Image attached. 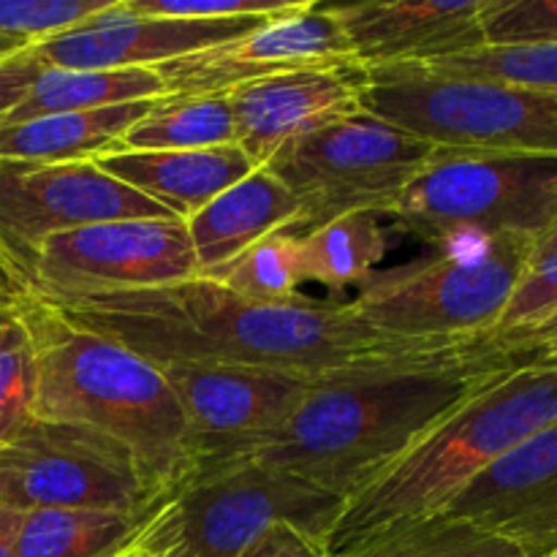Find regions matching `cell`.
<instances>
[{"label":"cell","mask_w":557,"mask_h":557,"mask_svg":"<svg viewBox=\"0 0 557 557\" xmlns=\"http://www.w3.org/2000/svg\"><path fill=\"white\" fill-rule=\"evenodd\" d=\"M38 370L33 343L20 321L0 341V449L14 444L36 419Z\"/></svg>","instance_id":"29"},{"label":"cell","mask_w":557,"mask_h":557,"mask_svg":"<svg viewBox=\"0 0 557 557\" xmlns=\"http://www.w3.org/2000/svg\"><path fill=\"white\" fill-rule=\"evenodd\" d=\"M237 145L228 96H163L125 134L120 150H207Z\"/></svg>","instance_id":"25"},{"label":"cell","mask_w":557,"mask_h":557,"mask_svg":"<svg viewBox=\"0 0 557 557\" xmlns=\"http://www.w3.org/2000/svg\"><path fill=\"white\" fill-rule=\"evenodd\" d=\"M362 69H308L228 92L239 150L261 169L288 141L362 112Z\"/></svg>","instance_id":"17"},{"label":"cell","mask_w":557,"mask_h":557,"mask_svg":"<svg viewBox=\"0 0 557 557\" xmlns=\"http://www.w3.org/2000/svg\"><path fill=\"white\" fill-rule=\"evenodd\" d=\"M557 313V261L539 270H528L515 297L506 305L504 315L495 324L490 341L498 343L504 351H511L517 343L525 341L536 326Z\"/></svg>","instance_id":"32"},{"label":"cell","mask_w":557,"mask_h":557,"mask_svg":"<svg viewBox=\"0 0 557 557\" xmlns=\"http://www.w3.org/2000/svg\"><path fill=\"white\" fill-rule=\"evenodd\" d=\"M389 218L444 248L504 234L539 239L557 221V156L438 147Z\"/></svg>","instance_id":"6"},{"label":"cell","mask_w":557,"mask_h":557,"mask_svg":"<svg viewBox=\"0 0 557 557\" xmlns=\"http://www.w3.org/2000/svg\"><path fill=\"white\" fill-rule=\"evenodd\" d=\"M346 557H531L520 544L451 517H430L373 539Z\"/></svg>","instance_id":"26"},{"label":"cell","mask_w":557,"mask_h":557,"mask_svg":"<svg viewBox=\"0 0 557 557\" xmlns=\"http://www.w3.org/2000/svg\"><path fill=\"white\" fill-rule=\"evenodd\" d=\"M549 341H557V313L553 315V319L544 321L542 326H536V330H533L525 341L517 343L509 354L517 359V362H522V357H525L528 351H533V348L544 346V343H549Z\"/></svg>","instance_id":"37"},{"label":"cell","mask_w":557,"mask_h":557,"mask_svg":"<svg viewBox=\"0 0 557 557\" xmlns=\"http://www.w3.org/2000/svg\"><path fill=\"white\" fill-rule=\"evenodd\" d=\"M482 36L487 47L557 44V0H484Z\"/></svg>","instance_id":"31"},{"label":"cell","mask_w":557,"mask_h":557,"mask_svg":"<svg viewBox=\"0 0 557 557\" xmlns=\"http://www.w3.org/2000/svg\"><path fill=\"white\" fill-rule=\"evenodd\" d=\"M435 150L438 147L430 141L362 109L288 141L261 169L297 199L294 232L305 228L308 234L348 212L389 215Z\"/></svg>","instance_id":"9"},{"label":"cell","mask_w":557,"mask_h":557,"mask_svg":"<svg viewBox=\"0 0 557 557\" xmlns=\"http://www.w3.org/2000/svg\"><path fill=\"white\" fill-rule=\"evenodd\" d=\"M419 65V63H417ZM433 74L451 79H482L557 96V44H520V47H479L471 52L422 63Z\"/></svg>","instance_id":"28"},{"label":"cell","mask_w":557,"mask_h":557,"mask_svg":"<svg viewBox=\"0 0 557 557\" xmlns=\"http://www.w3.org/2000/svg\"><path fill=\"white\" fill-rule=\"evenodd\" d=\"M362 109L446 150L557 156V96L424 65L364 71Z\"/></svg>","instance_id":"7"},{"label":"cell","mask_w":557,"mask_h":557,"mask_svg":"<svg viewBox=\"0 0 557 557\" xmlns=\"http://www.w3.org/2000/svg\"><path fill=\"white\" fill-rule=\"evenodd\" d=\"M163 504L134 451L85 424L33 419L0 449V506L145 517Z\"/></svg>","instance_id":"10"},{"label":"cell","mask_w":557,"mask_h":557,"mask_svg":"<svg viewBox=\"0 0 557 557\" xmlns=\"http://www.w3.org/2000/svg\"><path fill=\"white\" fill-rule=\"evenodd\" d=\"M96 166L136 194L161 205L180 221H188L215 196L256 172L239 145L207 147V150H120L98 158Z\"/></svg>","instance_id":"19"},{"label":"cell","mask_w":557,"mask_h":557,"mask_svg":"<svg viewBox=\"0 0 557 557\" xmlns=\"http://www.w3.org/2000/svg\"><path fill=\"white\" fill-rule=\"evenodd\" d=\"M557 422V368L520 364L462 400L406 455L343 504L326 539L346 557L373 539L444 515L468 482Z\"/></svg>","instance_id":"4"},{"label":"cell","mask_w":557,"mask_h":557,"mask_svg":"<svg viewBox=\"0 0 557 557\" xmlns=\"http://www.w3.org/2000/svg\"><path fill=\"white\" fill-rule=\"evenodd\" d=\"M174 218L96 163H27L0 158V277L22 292L36 250L54 234L90 223Z\"/></svg>","instance_id":"12"},{"label":"cell","mask_w":557,"mask_h":557,"mask_svg":"<svg viewBox=\"0 0 557 557\" xmlns=\"http://www.w3.org/2000/svg\"><path fill=\"white\" fill-rule=\"evenodd\" d=\"M114 0H0V38L38 44L103 14Z\"/></svg>","instance_id":"30"},{"label":"cell","mask_w":557,"mask_h":557,"mask_svg":"<svg viewBox=\"0 0 557 557\" xmlns=\"http://www.w3.org/2000/svg\"><path fill=\"white\" fill-rule=\"evenodd\" d=\"M166 96L156 69H109L71 71L47 69L20 103L0 120V125L27 123L65 112H92V109L120 107L134 101H156Z\"/></svg>","instance_id":"22"},{"label":"cell","mask_w":557,"mask_h":557,"mask_svg":"<svg viewBox=\"0 0 557 557\" xmlns=\"http://www.w3.org/2000/svg\"><path fill=\"white\" fill-rule=\"evenodd\" d=\"M299 205L281 180L256 169L185 221L199 275L221 270L275 232H294Z\"/></svg>","instance_id":"20"},{"label":"cell","mask_w":557,"mask_h":557,"mask_svg":"<svg viewBox=\"0 0 557 557\" xmlns=\"http://www.w3.org/2000/svg\"><path fill=\"white\" fill-rule=\"evenodd\" d=\"M346 500L250 457L199 462L158 506L177 557H239L270 528L294 525L326 544Z\"/></svg>","instance_id":"8"},{"label":"cell","mask_w":557,"mask_h":557,"mask_svg":"<svg viewBox=\"0 0 557 557\" xmlns=\"http://www.w3.org/2000/svg\"><path fill=\"white\" fill-rule=\"evenodd\" d=\"M389 250L379 212H348L308 234H299L302 283L313 281L341 294L359 286Z\"/></svg>","instance_id":"24"},{"label":"cell","mask_w":557,"mask_h":557,"mask_svg":"<svg viewBox=\"0 0 557 557\" xmlns=\"http://www.w3.org/2000/svg\"><path fill=\"white\" fill-rule=\"evenodd\" d=\"M16 324V294L0 299V341L9 335L11 326Z\"/></svg>","instance_id":"41"},{"label":"cell","mask_w":557,"mask_h":557,"mask_svg":"<svg viewBox=\"0 0 557 557\" xmlns=\"http://www.w3.org/2000/svg\"><path fill=\"white\" fill-rule=\"evenodd\" d=\"M520 364H542V368H557V341L544 343L522 357Z\"/></svg>","instance_id":"40"},{"label":"cell","mask_w":557,"mask_h":557,"mask_svg":"<svg viewBox=\"0 0 557 557\" xmlns=\"http://www.w3.org/2000/svg\"><path fill=\"white\" fill-rule=\"evenodd\" d=\"M210 277L250 302H292L299 297L297 288L302 283L299 237L292 232L270 234L243 250L226 267L210 272Z\"/></svg>","instance_id":"27"},{"label":"cell","mask_w":557,"mask_h":557,"mask_svg":"<svg viewBox=\"0 0 557 557\" xmlns=\"http://www.w3.org/2000/svg\"><path fill=\"white\" fill-rule=\"evenodd\" d=\"M326 9L341 22L354 60L362 71L408 63L422 65L484 47V0H462V3L364 0V3H337Z\"/></svg>","instance_id":"18"},{"label":"cell","mask_w":557,"mask_h":557,"mask_svg":"<svg viewBox=\"0 0 557 557\" xmlns=\"http://www.w3.org/2000/svg\"><path fill=\"white\" fill-rule=\"evenodd\" d=\"M11 294H14V288H11L9 283H5L3 277H0V299H3V297H11Z\"/></svg>","instance_id":"43"},{"label":"cell","mask_w":557,"mask_h":557,"mask_svg":"<svg viewBox=\"0 0 557 557\" xmlns=\"http://www.w3.org/2000/svg\"><path fill=\"white\" fill-rule=\"evenodd\" d=\"M294 3H283V0H128V9L145 16L223 22L245 20V16H275L292 9Z\"/></svg>","instance_id":"33"},{"label":"cell","mask_w":557,"mask_h":557,"mask_svg":"<svg viewBox=\"0 0 557 557\" xmlns=\"http://www.w3.org/2000/svg\"><path fill=\"white\" fill-rule=\"evenodd\" d=\"M161 555H163V547H161V542L156 539V533H152V520H150L147 522L145 531H141L139 539H134L128 547L120 549V553L112 557H161Z\"/></svg>","instance_id":"38"},{"label":"cell","mask_w":557,"mask_h":557,"mask_svg":"<svg viewBox=\"0 0 557 557\" xmlns=\"http://www.w3.org/2000/svg\"><path fill=\"white\" fill-rule=\"evenodd\" d=\"M536 239L482 237L446 245L433 259L375 270L348 310L384 341L462 346L490 341L506 305L531 270Z\"/></svg>","instance_id":"5"},{"label":"cell","mask_w":557,"mask_h":557,"mask_svg":"<svg viewBox=\"0 0 557 557\" xmlns=\"http://www.w3.org/2000/svg\"><path fill=\"white\" fill-rule=\"evenodd\" d=\"M172 386L199 462L248 457L288 422L315 379L243 364H156Z\"/></svg>","instance_id":"14"},{"label":"cell","mask_w":557,"mask_h":557,"mask_svg":"<svg viewBox=\"0 0 557 557\" xmlns=\"http://www.w3.org/2000/svg\"><path fill=\"white\" fill-rule=\"evenodd\" d=\"M16 310L36 354V417L85 424L120 441L158 493L172 495L194 473L196 444L161 368L71 324L30 294H16Z\"/></svg>","instance_id":"3"},{"label":"cell","mask_w":557,"mask_h":557,"mask_svg":"<svg viewBox=\"0 0 557 557\" xmlns=\"http://www.w3.org/2000/svg\"><path fill=\"white\" fill-rule=\"evenodd\" d=\"M553 261H557V221L553 223V228H549L547 234H542V237L536 239V245H533L531 270H539V267L544 264H553Z\"/></svg>","instance_id":"39"},{"label":"cell","mask_w":557,"mask_h":557,"mask_svg":"<svg viewBox=\"0 0 557 557\" xmlns=\"http://www.w3.org/2000/svg\"><path fill=\"white\" fill-rule=\"evenodd\" d=\"M199 275L180 218H131L54 234L36 250L22 292L47 302L174 286Z\"/></svg>","instance_id":"11"},{"label":"cell","mask_w":557,"mask_h":557,"mask_svg":"<svg viewBox=\"0 0 557 557\" xmlns=\"http://www.w3.org/2000/svg\"><path fill=\"white\" fill-rule=\"evenodd\" d=\"M22 517H25L22 511L0 506V557L16 555V536H20Z\"/></svg>","instance_id":"36"},{"label":"cell","mask_w":557,"mask_h":557,"mask_svg":"<svg viewBox=\"0 0 557 557\" xmlns=\"http://www.w3.org/2000/svg\"><path fill=\"white\" fill-rule=\"evenodd\" d=\"M239 557H330L326 544L294 525H275Z\"/></svg>","instance_id":"35"},{"label":"cell","mask_w":557,"mask_h":557,"mask_svg":"<svg viewBox=\"0 0 557 557\" xmlns=\"http://www.w3.org/2000/svg\"><path fill=\"white\" fill-rule=\"evenodd\" d=\"M22 47H30V44L14 41V38H0V58H3V54L16 52V49H22Z\"/></svg>","instance_id":"42"},{"label":"cell","mask_w":557,"mask_h":557,"mask_svg":"<svg viewBox=\"0 0 557 557\" xmlns=\"http://www.w3.org/2000/svg\"><path fill=\"white\" fill-rule=\"evenodd\" d=\"M152 515L85 509L27 511L22 517L14 557H112L141 536Z\"/></svg>","instance_id":"23"},{"label":"cell","mask_w":557,"mask_h":557,"mask_svg":"<svg viewBox=\"0 0 557 557\" xmlns=\"http://www.w3.org/2000/svg\"><path fill=\"white\" fill-rule=\"evenodd\" d=\"M47 69L49 65L44 63L33 44L0 58V120L25 98L33 82Z\"/></svg>","instance_id":"34"},{"label":"cell","mask_w":557,"mask_h":557,"mask_svg":"<svg viewBox=\"0 0 557 557\" xmlns=\"http://www.w3.org/2000/svg\"><path fill=\"white\" fill-rule=\"evenodd\" d=\"M156 101L0 125V158L27 163H96L98 158L120 152L125 134L150 112Z\"/></svg>","instance_id":"21"},{"label":"cell","mask_w":557,"mask_h":557,"mask_svg":"<svg viewBox=\"0 0 557 557\" xmlns=\"http://www.w3.org/2000/svg\"><path fill=\"white\" fill-rule=\"evenodd\" d=\"M511 368L520 362L509 351L479 341L335 370L315 379L288 422L248 457L348 500Z\"/></svg>","instance_id":"2"},{"label":"cell","mask_w":557,"mask_h":557,"mask_svg":"<svg viewBox=\"0 0 557 557\" xmlns=\"http://www.w3.org/2000/svg\"><path fill=\"white\" fill-rule=\"evenodd\" d=\"M444 517L520 544L531 557L557 555V422L484 468Z\"/></svg>","instance_id":"16"},{"label":"cell","mask_w":557,"mask_h":557,"mask_svg":"<svg viewBox=\"0 0 557 557\" xmlns=\"http://www.w3.org/2000/svg\"><path fill=\"white\" fill-rule=\"evenodd\" d=\"M359 69L341 22L326 5L299 0L264 25L158 65L166 96H228L288 71Z\"/></svg>","instance_id":"13"},{"label":"cell","mask_w":557,"mask_h":557,"mask_svg":"<svg viewBox=\"0 0 557 557\" xmlns=\"http://www.w3.org/2000/svg\"><path fill=\"white\" fill-rule=\"evenodd\" d=\"M267 20H272V16H245V20L223 22L145 16L134 14L128 9V0L125 3L114 0L103 14L92 16L85 25L44 38L33 47L49 69H158V65L185 58V54L199 52V49L232 41V38L264 25Z\"/></svg>","instance_id":"15"},{"label":"cell","mask_w":557,"mask_h":557,"mask_svg":"<svg viewBox=\"0 0 557 557\" xmlns=\"http://www.w3.org/2000/svg\"><path fill=\"white\" fill-rule=\"evenodd\" d=\"M47 305L71 324L109 337L152 364H243L321 379L357 364L446 348L384 341L343 302L326 305L302 294L281 305L250 302L210 275Z\"/></svg>","instance_id":"1"}]
</instances>
